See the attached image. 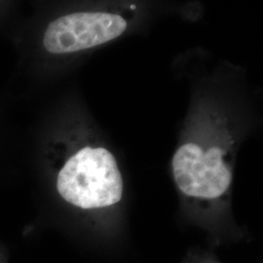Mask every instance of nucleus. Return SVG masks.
<instances>
[{
	"mask_svg": "<svg viewBox=\"0 0 263 263\" xmlns=\"http://www.w3.org/2000/svg\"><path fill=\"white\" fill-rule=\"evenodd\" d=\"M228 107L199 99L193 106L172 158V173L180 194L211 206L228 196L239 134Z\"/></svg>",
	"mask_w": 263,
	"mask_h": 263,
	"instance_id": "1",
	"label": "nucleus"
},
{
	"mask_svg": "<svg viewBox=\"0 0 263 263\" xmlns=\"http://www.w3.org/2000/svg\"><path fill=\"white\" fill-rule=\"evenodd\" d=\"M55 190L68 208L96 214L122 201L124 180L117 158L101 143H84L57 169Z\"/></svg>",
	"mask_w": 263,
	"mask_h": 263,
	"instance_id": "2",
	"label": "nucleus"
},
{
	"mask_svg": "<svg viewBox=\"0 0 263 263\" xmlns=\"http://www.w3.org/2000/svg\"><path fill=\"white\" fill-rule=\"evenodd\" d=\"M137 19V11L129 6L69 13L48 25L43 45L53 55L93 50L123 36Z\"/></svg>",
	"mask_w": 263,
	"mask_h": 263,
	"instance_id": "3",
	"label": "nucleus"
},
{
	"mask_svg": "<svg viewBox=\"0 0 263 263\" xmlns=\"http://www.w3.org/2000/svg\"><path fill=\"white\" fill-rule=\"evenodd\" d=\"M9 248L0 239V263H10Z\"/></svg>",
	"mask_w": 263,
	"mask_h": 263,
	"instance_id": "4",
	"label": "nucleus"
}]
</instances>
